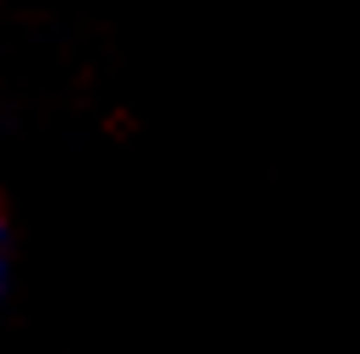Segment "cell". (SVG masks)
<instances>
[{
    "mask_svg": "<svg viewBox=\"0 0 360 354\" xmlns=\"http://www.w3.org/2000/svg\"><path fill=\"white\" fill-rule=\"evenodd\" d=\"M0 284H6V235H0Z\"/></svg>",
    "mask_w": 360,
    "mask_h": 354,
    "instance_id": "cell-1",
    "label": "cell"
}]
</instances>
